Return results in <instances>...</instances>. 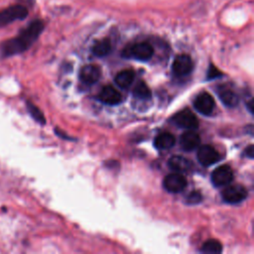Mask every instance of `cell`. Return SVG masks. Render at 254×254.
<instances>
[{
	"label": "cell",
	"instance_id": "ac0fdd59",
	"mask_svg": "<svg viewBox=\"0 0 254 254\" xmlns=\"http://www.w3.org/2000/svg\"><path fill=\"white\" fill-rule=\"evenodd\" d=\"M91 51L96 57H105L111 52V43L107 39L97 41L93 45Z\"/></svg>",
	"mask_w": 254,
	"mask_h": 254
},
{
	"label": "cell",
	"instance_id": "8fae6325",
	"mask_svg": "<svg viewBox=\"0 0 254 254\" xmlns=\"http://www.w3.org/2000/svg\"><path fill=\"white\" fill-rule=\"evenodd\" d=\"M98 99L109 105H115L121 102L122 95L121 93L112 85H105L98 94Z\"/></svg>",
	"mask_w": 254,
	"mask_h": 254
},
{
	"label": "cell",
	"instance_id": "9c48e42d",
	"mask_svg": "<svg viewBox=\"0 0 254 254\" xmlns=\"http://www.w3.org/2000/svg\"><path fill=\"white\" fill-rule=\"evenodd\" d=\"M196 157L198 162L204 167H209L218 162L220 159L219 153L210 145H203L199 147Z\"/></svg>",
	"mask_w": 254,
	"mask_h": 254
},
{
	"label": "cell",
	"instance_id": "5bb4252c",
	"mask_svg": "<svg viewBox=\"0 0 254 254\" xmlns=\"http://www.w3.org/2000/svg\"><path fill=\"white\" fill-rule=\"evenodd\" d=\"M168 165H169L170 169L175 171L176 173L189 172L192 167L191 162L190 160H188L187 158L183 157V156H173V157H171V159L168 162Z\"/></svg>",
	"mask_w": 254,
	"mask_h": 254
},
{
	"label": "cell",
	"instance_id": "e0dca14e",
	"mask_svg": "<svg viewBox=\"0 0 254 254\" xmlns=\"http://www.w3.org/2000/svg\"><path fill=\"white\" fill-rule=\"evenodd\" d=\"M218 96H219L220 100L224 103V105H226L228 107L236 106L239 101L238 95L231 89H227V88H221L218 91Z\"/></svg>",
	"mask_w": 254,
	"mask_h": 254
},
{
	"label": "cell",
	"instance_id": "603a6c76",
	"mask_svg": "<svg viewBox=\"0 0 254 254\" xmlns=\"http://www.w3.org/2000/svg\"><path fill=\"white\" fill-rule=\"evenodd\" d=\"M221 75H222L221 71H220L216 66H214L213 64H210V65H209L208 71H207V78H208V79L216 78V77L221 76Z\"/></svg>",
	"mask_w": 254,
	"mask_h": 254
},
{
	"label": "cell",
	"instance_id": "6da1fadb",
	"mask_svg": "<svg viewBox=\"0 0 254 254\" xmlns=\"http://www.w3.org/2000/svg\"><path fill=\"white\" fill-rule=\"evenodd\" d=\"M44 30V22L40 19L32 21L19 35L9 39L0 45V53L3 57H11L28 50L39 38Z\"/></svg>",
	"mask_w": 254,
	"mask_h": 254
},
{
	"label": "cell",
	"instance_id": "277c9868",
	"mask_svg": "<svg viewBox=\"0 0 254 254\" xmlns=\"http://www.w3.org/2000/svg\"><path fill=\"white\" fill-rule=\"evenodd\" d=\"M221 195L225 202L235 204L246 198L247 190L241 185H230L223 190Z\"/></svg>",
	"mask_w": 254,
	"mask_h": 254
},
{
	"label": "cell",
	"instance_id": "d6986e66",
	"mask_svg": "<svg viewBox=\"0 0 254 254\" xmlns=\"http://www.w3.org/2000/svg\"><path fill=\"white\" fill-rule=\"evenodd\" d=\"M133 94L140 100H149L151 98V90L144 81H139L135 85Z\"/></svg>",
	"mask_w": 254,
	"mask_h": 254
},
{
	"label": "cell",
	"instance_id": "4fadbf2b",
	"mask_svg": "<svg viewBox=\"0 0 254 254\" xmlns=\"http://www.w3.org/2000/svg\"><path fill=\"white\" fill-rule=\"evenodd\" d=\"M180 143H181V147L185 151H192L199 146L200 137L196 132L192 130H189L182 134L180 138Z\"/></svg>",
	"mask_w": 254,
	"mask_h": 254
},
{
	"label": "cell",
	"instance_id": "d4e9b609",
	"mask_svg": "<svg viewBox=\"0 0 254 254\" xmlns=\"http://www.w3.org/2000/svg\"><path fill=\"white\" fill-rule=\"evenodd\" d=\"M253 103H252V100H250L248 103H247V107H248V109H249V111L252 113L253 112Z\"/></svg>",
	"mask_w": 254,
	"mask_h": 254
},
{
	"label": "cell",
	"instance_id": "cb8c5ba5",
	"mask_svg": "<svg viewBox=\"0 0 254 254\" xmlns=\"http://www.w3.org/2000/svg\"><path fill=\"white\" fill-rule=\"evenodd\" d=\"M245 154L247 157H249L250 159L253 158V145H250L248 146L246 149H245Z\"/></svg>",
	"mask_w": 254,
	"mask_h": 254
},
{
	"label": "cell",
	"instance_id": "3957f363",
	"mask_svg": "<svg viewBox=\"0 0 254 254\" xmlns=\"http://www.w3.org/2000/svg\"><path fill=\"white\" fill-rule=\"evenodd\" d=\"M28 16V8L23 4L11 5L0 10V28L9 25L10 23L23 20Z\"/></svg>",
	"mask_w": 254,
	"mask_h": 254
},
{
	"label": "cell",
	"instance_id": "9a60e30c",
	"mask_svg": "<svg viewBox=\"0 0 254 254\" xmlns=\"http://www.w3.org/2000/svg\"><path fill=\"white\" fill-rule=\"evenodd\" d=\"M176 143L174 135L170 132H161L154 139V146L159 150H167L172 148Z\"/></svg>",
	"mask_w": 254,
	"mask_h": 254
},
{
	"label": "cell",
	"instance_id": "ffe728a7",
	"mask_svg": "<svg viewBox=\"0 0 254 254\" xmlns=\"http://www.w3.org/2000/svg\"><path fill=\"white\" fill-rule=\"evenodd\" d=\"M200 251L203 253H211V254H219L222 251V245L218 240L209 239L206 240L201 248Z\"/></svg>",
	"mask_w": 254,
	"mask_h": 254
},
{
	"label": "cell",
	"instance_id": "44dd1931",
	"mask_svg": "<svg viewBox=\"0 0 254 254\" xmlns=\"http://www.w3.org/2000/svg\"><path fill=\"white\" fill-rule=\"evenodd\" d=\"M27 108H28V111L30 113V115L40 124H45L46 123V119H45V116L44 114L42 113V111L36 106L34 105L32 102L28 101L27 102Z\"/></svg>",
	"mask_w": 254,
	"mask_h": 254
},
{
	"label": "cell",
	"instance_id": "5b68a950",
	"mask_svg": "<svg viewBox=\"0 0 254 254\" xmlns=\"http://www.w3.org/2000/svg\"><path fill=\"white\" fill-rule=\"evenodd\" d=\"M173 121L176 125L186 129H195L198 126V120L194 113L189 109H184L179 111L173 117Z\"/></svg>",
	"mask_w": 254,
	"mask_h": 254
},
{
	"label": "cell",
	"instance_id": "52a82bcc",
	"mask_svg": "<svg viewBox=\"0 0 254 254\" xmlns=\"http://www.w3.org/2000/svg\"><path fill=\"white\" fill-rule=\"evenodd\" d=\"M233 181V171L228 165L217 167L211 174V182L215 187L229 185Z\"/></svg>",
	"mask_w": 254,
	"mask_h": 254
},
{
	"label": "cell",
	"instance_id": "30bf717a",
	"mask_svg": "<svg viewBox=\"0 0 254 254\" xmlns=\"http://www.w3.org/2000/svg\"><path fill=\"white\" fill-rule=\"evenodd\" d=\"M214 105L215 102L213 97L207 92H201L195 97L193 101L194 108L203 115H209L212 112Z\"/></svg>",
	"mask_w": 254,
	"mask_h": 254
},
{
	"label": "cell",
	"instance_id": "7a4b0ae2",
	"mask_svg": "<svg viewBox=\"0 0 254 254\" xmlns=\"http://www.w3.org/2000/svg\"><path fill=\"white\" fill-rule=\"evenodd\" d=\"M154 55V48L147 42H139L126 47L123 51V57L133 58L138 61H148Z\"/></svg>",
	"mask_w": 254,
	"mask_h": 254
},
{
	"label": "cell",
	"instance_id": "484cf974",
	"mask_svg": "<svg viewBox=\"0 0 254 254\" xmlns=\"http://www.w3.org/2000/svg\"><path fill=\"white\" fill-rule=\"evenodd\" d=\"M24 1H26V2H31L32 0H24Z\"/></svg>",
	"mask_w": 254,
	"mask_h": 254
},
{
	"label": "cell",
	"instance_id": "7c38bea8",
	"mask_svg": "<svg viewBox=\"0 0 254 254\" xmlns=\"http://www.w3.org/2000/svg\"><path fill=\"white\" fill-rule=\"evenodd\" d=\"M101 70L95 64H86L79 71V78L85 84H93L100 78Z\"/></svg>",
	"mask_w": 254,
	"mask_h": 254
},
{
	"label": "cell",
	"instance_id": "8992f818",
	"mask_svg": "<svg viewBox=\"0 0 254 254\" xmlns=\"http://www.w3.org/2000/svg\"><path fill=\"white\" fill-rule=\"evenodd\" d=\"M192 67H193L192 61L190 57L186 54L177 56L172 64L173 72L177 76H185L190 74V71L192 70Z\"/></svg>",
	"mask_w": 254,
	"mask_h": 254
},
{
	"label": "cell",
	"instance_id": "7402d4cb",
	"mask_svg": "<svg viewBox=\"0 0 254 254\" xmlns=\"http://www.w3.org/2000/svg\"><path fill=\"white\" fill-rule=\"evenodd\" d=\"M201 200H202V195L197 190H193V191L190 192L186 197V201L189 204H196V203L200 202Z\"/></svg>",
	"mask_w": 254,
	"mask_h": 254
},
{
	"label": "cell",
	"instance_id": "ba28073f",
	"mask_svg": "<svg viewBox=\"0 0 254 254\" xmlns=\"http://www.w3.org/2000/svg\"><path fill=\"white\" fill-rule=\"evenodd\" d=\"M163 186L170 192H180L187 187V179L180 173H173L165 177Z\"/></svg>",
	"mask_w": 254,
	"mask_h": 254
},
{
	"label": "cell",
	"instance_id": "2e32d148",
	"mask_svg": "<svg viewBox=\"0 0 254 254\" xmlns=\"http://www.w3.org/2000/svg\"><path fill=\"white\" fill-rule=\"evenodd\" d=\"M134 78H135V73L132 69H123L116 74L115 82L119 87L127 88L132 84V82L134 81Z\"/></svg>",
	"mask_w": 254,
	"mask_h": 254
}]
</instances>
